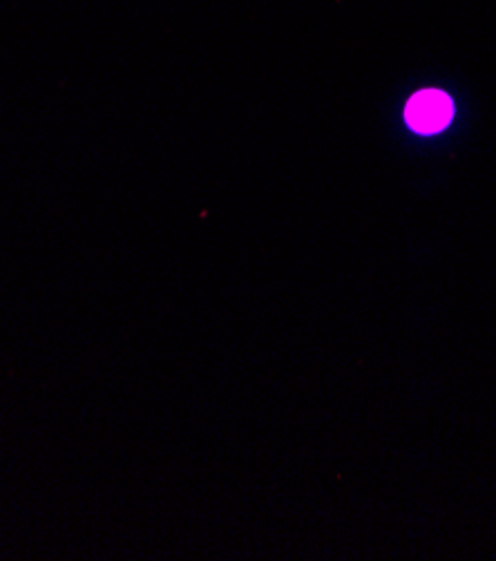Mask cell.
Listing matches in <instances>:
<instances>
[{
	"label": "cell",
	"instance_id": "1",
	"mask_svg": "<svg viewBox=\"0 0 496 561\" xmlns=\"http://www.w3.org/2000/svg\"><path fill=\"white\" fill-rule=\"evenodd\" d=\"M452 101L438 90L418 92L407 105V124L423 135L443 130L452 122Z\"/></svg>",
	"mask_w": 496,
	"mask_h": 561
}]
</instances>
